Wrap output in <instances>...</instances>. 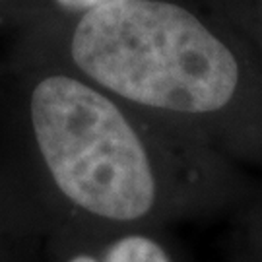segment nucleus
I'll use <instances>...</instances> for the list:
<instances>
[{
  "mask_svg": "<svg viewBox=\"0 0 262 262\" xmlns=\"http://www.w3.org/2000/svg\"><path fill=\"white\" fill-rule=\"evenodd\" d=\"M37 262H175L167 247L138 225L64 222L37 237Z\"/></svg>",
  "mask_w": 262,
  "mask_h": 262,
  "instance_id": "nucleus-3",
  "label": "nucleus"
},
{
  "mask_svg": "<svg viewBox=\"0 0 262 262\" xmlns=\"http://www.w3.org/2000/svg\"><path fill=\"white\" fill-rule=\"evenodd\" d=\"M68 51L90 84L159 111L215 113L239 85L231 49L192 12L163 0H122L85 12Z\"/></svg>",
  "mask_w": 262,
  "mask_h": 262,
  "instance_id": "nucleus-2",
  "label": "nucleus"
},
{
  "mask_svg": "<svg viewBox=\"0 0 262 262\" xmlns=\"http://www.w3.org/2000/svg\"><path fill=\"white\" fill-rule=\"evenodd\" d=\"M16 245H19L18 237L12 233L8 222H6V217H4L2 210H0V254H4L8 249L16 247Z\"/></svg>",
  "mask_w": 262,
  "mask_h": 262,
  "instance_id": "nucleus-6",
  "label": "nucleus"
},
{
  "mask_svg": "<svg viewBox=\"0 0 262 262\" xmlns=\"http://www.w3.org/2000/svg\"><path fill=\"white\" fill-rule=\"evenodd\" d=\"M0 262H37V256L24 245H16L4 254H0Z\"/></svg>",
  "mask_w": 262,
  "mask_h": 262,
  "instance_id": "nucleus-5",
  "label": "nucleus"
},
{
  "mask_svg": "<svg viewBox=\"0 0 262 262\" xmlns=\"http://www.w3.org/2000/svg\"><path fill=\"white\" fill-rule=\"evenodd\" d=\"M56 6L66 12H76V14H85V12H92V10L103 8V6H111L122 0H53Z\"/></svg>",
  "mask_w": 262,
  "mask_h": 262,
  "instance_id": "nucleus-4",
  "label": "nucleus"
},
{
  "mask_svg": "<svg viewBox=\"0 0 262 262\" xmlns=\"http://www.w3.org/2000/svg\"><path fill=\"white\" fill-rule=\"evenodd\" d=\"M29 173L0 188L24 239L51 225H140L158 212L161 181L142 132L113 95L82 76L47 74L28 99Z\"/></svg>",
  "mask_w": 262,
  "mask_h": 262,
  "instance_id": "nucleus-1",
  "label": "nucleus"
}]
</instances>
